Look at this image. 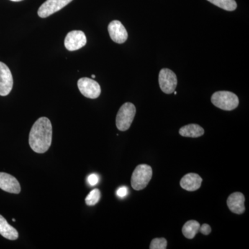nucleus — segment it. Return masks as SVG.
Listing matches in <instances>:
<instances>
[{
	"instance_id": "17",
	"label": "nucleus",
	"mask_w": 249,
	"mask_h": 249,
	"mask_svg": "<svg viewBox=\"0 0 249 249\" xmlns=\"http://www.w3.org/2000/svg\"><path fill=\"white\" fill-rule=\"evenodd\" d=\"M221 9L228 11H233L237 9V3L235 0H208Z\"/></svg>"
},
{
	"instance_id": "23",
	"label": "nucleus",
	"mask_w": 249,
	"mask_h": 249,
	"mask_svg": "<svg viewBox=\"0 0 249 249\" xmlns=\"http://www.w3.org/2000/svg\"><path fill=\"white\" fill-rule=\"evenodd\" d=\"M11 1H22V0H11Z\"/></svg>"
},
{
	"instance_id": "3",
	"label": "nucleus",
	"mask_w": 249,
	"mask_h": 249,
	"mask_svg": "<svg viewBox=\"0 0 249 249\" xmlns=\"http://www.w3.org/2000/svg\"><path fill=\"white\" fill-rule=\"evenodd\" d=\"M152 178L151 167L147 164L139 165L132 173L131 185L136 191H141L147 186Z\"/></svg>"
},
{
	"instance_id": "16",
	"label": "nucleus",
	"mask_w": 249,
	"mask_h": 249,
	"mask_svg": "<svg viewBox=\"0 0 249 249\" xmlns=\"http://www.w3.org/2000/svg\"><path fill=\"white\" fill-rule=\"evenodd\" d=\"M199 227H200V224L196 221H188L182 228L183 235L188 239L194 238L196 234L199 232Z\"/></svg>"
},
{
	"instance_id": "10",
	"label": "nucleus",
	"mask_w": 249,
	"mask_h": 249,
	"mask_svg": "<svg viewBox=\"0 0 249 249\" xmlns=\"http://www.w3.org/2000/svg\"><path fill=\"white\" fill-rule=\"evenodd\" d=\"M108 32L111 40L118 44H123L128 37L127 30L119 20H114L108 25Z\"/></svg>"
},
{
	"instance_id": "2",
	"label": "nucleus",
	"mask_w": 249,
	"mask_h": 249,
	"mask_svg": "<svg viewBox=\"0 0 249 249\" xmlns=\"http://www.w3.org/2000/svg\"><path fill=\"white\" fill-rule=\"evenodd\" d=\"M211 102L219 109L231 111L239 106V98L231 91H219L213 94Z\"/></svg>"
},
{
	"instance_id": "25",
	"label": "nucleus",
	"mask_w": 249,
	"mask_h": 249,
	"mask_svg": "<svg viewBox=\"0 0 249 249\" xmlns=\"http://www.w3.org/2000/svg\"><path fill=\"white\" fill-rule=\"evenodd\" d=\"M174 92H175V95H176V94H177V93H177V91H174Z\"/></svg>"
},
{
	"instance_id": "15",
	"label": "nucleus",
	"mask_w": 249,
	"mask_h": 249,
	"mask_svg": "<svg viewBox=\"0 0 249 249\" xmlns=\"http://www.w3.org/2000/svg\"><path fill=\"white\" fill-rule=\"evenodd\" d=\"M178 132L182 137L197 138L204 135V129L199 124H189L180 128Z\"/></svg>"
},
{
	"instance_id": "8",
	"label": "nucleus",
	"mask_w": 249,
	"mask_h": 249,
	"mask_svg": "<svg viewBox=\"0 0 249 249\" xmlns=\"http://www.w3.org/2000/svg\"><path fill=\"white\" fill-rule=\"evenodd\" d=\"M14 86L12 73L7 65L0 62V96L9 95Z\"/></svg>"
},
{
	"instance_id": "13",
	"label": "nucleus",
	"mask_w": 249,
	"mask_h": 249,
	"mask_svg": "<svg viewBox=\"0 0 249 249\" xmlns=\"http://www.w3.org/2000/svg\"><path fill=\"white\" fill-rule=\"evenodd\" d=\"M202 181V178L197 174L188 173L181 178L180 186L187 191H196L200 188Z\"/></svg>"
},
{
	"instance_id": "20",
	"label": "nucleus",
	"mask_w": 249,
	"mask_h": 249,
	"mask_svg": "<svg viewBox=\"0 0 249 249\" xmlns=\"http://www.w3.org/2000/svg\"><path fill=\"white\" fill-rule=\"evenodd\" d=\"M99 181V178L96 174H91L88 178V182L90 186H96Z\"/></svg>"
},
{
	"instance_id": "9",
	"label": "nucleus",
	"mask_w": 249,
	"mask_h": 249,
	"mask_svg": "<svg viewBox=\"0 0 249 249\" xmlns=\"http://www.w3.org/2000/svg\"><path fill=\"white\" fill-rule=\"evenodd\" d=\"M87 43V37L82 31H72L68 33L65 40V46L70 52L78 50Z\"/></svg>"
},
{
	"instance_id": "21",
	"label": "nucleus",
	"mask_w": 249,
	"mask_h": 249,
	"mask_svg": "<svg viewBox=\"0 0 249 249\" xmlns=\"http://www.w3.org/2000/svg\"><path fill=\"white\" fill-rule=\"evenodd\" d=\"M199 231H200L203 235H208L211 232V227H210L209 224H204L199 227Z\"/></svg>"
},
{
	"instance_id": "11",
	"label": "nucleus",
	"mask_w": 249,
	"mask_h": 249,
	"mask_svg": "<svg viewBox=\"0 0 249 249\" xmlns=\"http://www.w3.org/2000/svg\"><path fill=\"white\" fill-rule=\"evenodd\" d=\"M0 188L4 191L14 194H19L21 191L20 184L17 178L5 173H0Z\"/></svg>"
},
{
	"instance_id": "1",
	"label": "nucleus",
	"mask_w": 249,
	"mask_h": 249,
	"mask_svg": "<svg viewBox=\"0 0 249 249\" xmlns=\"http://www.w3.org/2000/svg\"><path fill=\"white\" fill-rule=\"evenodd\" d=\"M52 142V124L47 117H41L33 124L29 133V143L36 153L48 151Z\"/></svg>"
},
{
	"instance_id": "14",
	"label": "nucleus",
	"mask_w": 249,
	"mask_h": 249,
	"mask_svg": "<svg viewBox=\"0 0 249 249\" xmlns=\"http://www.w3.org/2000/svg\"><path fill=\"white\" fill-rule=\"evenodd\" d=\"M0 235L9 240H17L19 234L17 230L10 225L3 216L0 214Z\"/></svg>"
},
{
	"instance_id": "7",
	"label": "nucleus",
	"mask_w": 249,
	"mask_h": 249,
	"mask_svg": "<svg viewBox=\"0 0 249 249\" xmlns=\"http://www.w3.org/2000/svg\"><path fill=\"white\" fill-rule=\"evenodd\" d=\"M73 0H47L39 8L37 14L42 18H46L63 9Z\"/></svg>"
},
{
	"instance_id": "5",
	"label": "nucleus",
	"mask_w": 249,
	"mask_h": 249,
	"mask_svg": "<svg viewBox=\"0 0 249 249\" xmlns=\"http://www.w3.org/2000/svg\"><path fill=\"white\" fill-rule=\"evenodd\" d=\"M159 83L163 92L170 94L175 91L178 85L176 74L169 69H162L159 76Z\"/></svg>"
},
{
	"instance_id": "18",
	"label": "nucleus",
	"mask_w": 249,
	"mask_h": 249,
	"mask_svg": "<svg viewBox=\"0 0 249 249\" xmlns=\"http://www.w3.org/2000/svg\"><path fill=\"white\" fill-rule=\"evenodd\" d=\"M100 199H101V192L96 188L90 192L85 199V202L88 206H94L99 201Z\"/></svg>"
},
{
	"instance_id": "22",
	"label": "nucleus",
	"mask_w": 249,
	"mask_h": 249,
	"mask_svg": "<svg viewBox=\"0 0 249 249\" xmlns=\"http://www.w3.org/2000/svg\"><path fill=\"white\" fill-rule=\"evenodd\" d=\"M127 193H128V189H127V187L122 186L117 190L116 194H117L118 196H119V197L124 198L127 196Z\"/></svg>"
},
{
	"instance_id": "4",
	"label": "nucleus",
	"mask_w": 249,
	"mask_h": 249,
	"mask_svg": "<svg viewBox=\"0 0 249 249\" xmlns=\"http://www.w3.org/2000/svg\"><path fill=\"white\" fill-rule=\"evenodd\" d=\"M136 107L131 103H125L121 106L116 119V124L117 128L120 131L127 130L136 115Z\"/></svg>"
},
{
	"instance_id": "12",
	"label": "nucleus",
	"mask_w": 249,
	"mask_h": 249,
	"mask_svg": "<svg viewBox=\"0 0 249 249\" xmlns=\"http://www.w3.org/2000/svg\"><path fill=\"white\" fill-rule=\"evenodd\" d=\"M245 197L240 192L232 193L227 199V205L229 209L233 213L241 214L245 211Z\"/></svg>"
},
{
	"instance_id": "24",
	"label": "nucleus",
	"mask_w": 249,
	"mask_h": 249,
	"mask_svg": "<svg viewBox=\"0 0 249 249\" xmlns=\"http://www.w3.org/2000/svg\"><path fill=\"white\" fill-rule=\"evenodd\" d=\"M91 77H92V78H94L95 77H96V76H95V75H92V76H91Z\"/></svg>"
},
{
	"instance_id": "19",
	"label": "nucleus",
	"mask_w": 249,
	"mask_h": 249,
	"mask_svg": "<svg viewBox=\"0 0 249 249\" xmlns=\"http://www.w3.org/2000/svg\"><path fill=\"white\" fill-rule=\"evenodd\" d=\"M167 240L165 238H155L152 240L150 249H165L167 248Z\"/></svg>"
},
{
	"instance_id": "6",
	"label": "nucleus",
	"mask_w": 249,
	"mask_h": 249,
	"mask_svg": "<svg viewBox=\"0 0 249 249\" xmlns=\"http://www.w3.org/2000/svg\"><path fill=\"white\" fill-rule=\"evenodd\" d=\"M78 88L80 93L86 98L95 99L101 95V86L97 82L91 78H80L78 81Z\"/></svg>"
}]
</instances>
